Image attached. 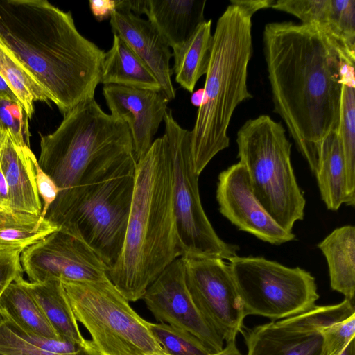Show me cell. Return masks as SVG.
<instances>
[{
	"instance_id": "1",
	"label": "cell",
	"mask_w": 355,
	"mask_h": 355,
	"mask_svg": "<svg viewBox=\"0 0 355 355\" xmlns=\"http://www.w3.org/2000/svg\"><path fill=\"white\" fill-rule=\"evenodd\" d=\"M263 42L274 112L314 173L317 146L338 128L345 61L322 32L302 24H267Z\"/></svg>"
},
{
	"instance_id": "2",
	"label": "cell",
	"mask_w": 355,
	"mask_h": 355,
	"mask_svg": "<svg viewBox=\"0 0 355 355\" xmlns=\"http://www.w3.org/2000/svg\"><path fill=\"white\" fill-rule=\"evenodd\" d=\"M0 40L63 114L94 98L105 52L80 33L71 12L46 0H0Z\"/></svg>"
},
{
	"instance_id": "3",
	"label": "cell",
	"mask_w": 355,
	"mask_h": 355,
	"mask_svg": "<svg viewBox=\"0 0 355 355\" xmlns=\"http://www.w3.org/2000/svg\"><path fill=\"white\" fill-rule=\"evenodd\" d=\"M180 257L169 156L163 135L155 139L137 162L125 239L108 277L130 302H136L160 273Z\"/></svg>"
},
{
	"instance_id": "4",
	"label": "cell",
	"mask_w": 355,
	"mask_h": 355,
	"mask_svg": "<svg viewBox=\"0 0 355 355\" xmlns=\"http://www.w3.org/2000/svg\"><path fill=\"white\" fill-rule=\"evenodd\" d=\"M252 15L230 3L218 18L204 94L190 131L195 171L201 172L220 151L227 148V129L236 107L252 98L247 85L252 53Z\"/></svg>"
},
{
	"instance_id": "5",
	"label": "cell",
	"mask_w": 355,
	"mask_h": 355,
	"mask_svg": "<svg viewBox=\"0 0 355 355\" xmlns=\"http://www.w3.org/2000/svg\"><path fill=\"white\" fill-rule=\"evenodd\" d=\"M63 115L55 131L40 132L37 159L60 192L134 155L126 123L103 111L94 98Z\"/></svg>"
},
{
	"instance_id": "6",
	"label": "cell",
	"mask_w": 355,
	"mask_h": 355,
	"mask_svg": "<svg viewBox=\"0 0 355 355\" xmlns=\"http://www.w3.org/2000/svg\"><path fill=\"white\" fill-rule=\"evenodd\" d=\"M136 166L135 155L130 156L76 187L60 192L45 217L84 241L109 270L123 247Z\"/></svg>"
},
{
	"instance_id": "7",
	"label": "cell",
	"mask_w": 355,
	"mask_h": 355,
	"mask_svg": "<svg viewBox=\"0 0 355 355\" xmlns=\"http://www.w3.org/2000/svg\"><path fill=\"white\" fill-rule=\"evenodd\" d=\"M236 144L254 196L282 228L292 232L304 218L306 200L291 165V143L284 128L261 114L240 128Z\"/></svg>"
},
{
	"instance_id": "8",
	"label": "cell",
	"mask_w": 355,
	"mask_h": 355,
	"mask_svg": "<svg viewBox=\"0 0 355 355\" xmlns=\"http://www.w3.org/2000/svg\"><path fill=\"white\" fill-rule=\"evenodd\" d=\"M60 281L76 320L88 331L99 355H166L150 322L109 279Z\"/></svg>"
},
{
	"instance_id": "9",
	"label": "cell",
	"mask_w": 355,
	"mask_h": 355,
	"mask_svg": "<svg viewBox=\"0 0 355 355\" xmlns=\"http://www.w3.org/2000/svg\"><path fill=\"white\" fill-rule=\"evenodd\" d=\"M173 211L182 257L204 256L227 259L237 256V245L222 240L209 222L201 203L195 171L190 131L182 128L171 110L164 119Z\"/></svg>"
},
{
	"instance_id": "10",
	"label": "cell",
	"mask_w": 355,
	"mask_h": 355,
	"mask_svg": "<svg viewBox=\"0 0 355 355\" xmlns=\"http://www.w3.org/2000/svg\"><path fill=\"white\" fill-rule=\"evenodd\" d=\"M229 268L245 316L279 320L307 311L319 298L312 275L260 257L235 256Z\"/></svg>"
},
{
	"instance_id": "11",
	"label": "cell",
	"mask_w": 355,
	"mask_h": 355,
	"mask_svg": "<svg viewBox=\"0 0 355 355\" xmlns=\"http://www.w3.org/2000/svg\"><path fill=\"white\" fill-rule=\"evenodd\" d=\"M355 313L353 302L315 305L298 315L252 328L243 325L241 334L247 355H323L322 327Z\"/></svg>"
},
{
	"instance_id": "12",
	"label": "cell",
	"mask_w": 355,
	"mask_h": 355,
	"mask_svg": "<svg viewBox=\"0 0 355 355\" xmlns=\"http://www.w3.org/2000/svg\"><path fill=\"white\" fill-rule=\"evenodd\" d=\"M182 257L187 286L196 306L224 342L236 340L246 316L228 264L215 257Z\"/></svg>"
},
{
	"instance_id": "13",
	"label": "cell",
	"mask_w": 355,
	"mask_h": 355,
	"mask_svg": "<svg viewBox=\"0 0 355 355\" xmlns=\"http://www.w3.org/2000/svg\"><path fill=\"white\" fill-rule=\"evenodd\" d=\"M23 271L31 282L58 279L69 281L108 279V268L80 238L64 227L24 250Z\"/></svg>"
},
{
	"instance_id": "14",
	"label": "cell",
	"mask_w": 355,
	"mask_h": 355,
	"mask_svg": "<svg viewBox=\"0 0 355 355\" xmlns=\"http://www.w3.org/2000/svg\"><path fill=\"white\" fill-rule=\"evenodd\" d=\"M141 300L158 322L190 332L211 353L223 349V339L205 320L189 293L182 257L176 259L160 273Z\"/></svg>"
},
{
	"instance_id": "15",
	"label": "cell",
	"mask_w": 355,
	"mask_h": 355,
	"mask_svg": "<svg viewBox=\"0 0 355 355\" xmlns=\"http://www.w3.org/2000/svg\"><path fill=\"white\" fill-rule=\"evenodd\" d=\"M216 200L220 214L241 231L273 245H281L295 238L260 204L253 193L247 171L239 162L219 174Z\"/></svg>"
},
{
	"instance_id": "16",
	"label": "cell",
	"mask_w": 355,
	"mask_h": 355,
	"mask_svg": "<svg viewBox=\"0 0 355 355\" xmlns=\"http://www.w3.org/2000/svg\"><path fill=\"white\" fill-rule=\"evenodd\" d=\"M103 94L110 114L128 126L137 162L145 155L164 121L168 101L161 91L105 85Z\"/></svg>"
},
{
	"instance_id": "17",
	"label": "cell",
	"mask_w": 355,
	"mask_h": 355,
	"mask_svg": "<svg viewBox=\"0 0 355 355\" xmlns=\"http://www.w3.org/2000/svg\"><path fill=\"white\" fill-rule=\"evenodd\" d=\"M113 33L123 40L150 68L168 101L175 98L171 81L169 46L154 26L129 10H115L110 17Z\"/></svg>"
},
{
	"instance_id": "18",
	"label": "cell",
	"mask_w": 355,
	"mask_h": 355,
	"mask_svg": "<svg viewBox=\"0 0 355 355\" xmlns=\"http://www.w3.org/2000/svg\"><path fill=\"white\" fill-rule=\"evenodd\" d=\"M35 158L29 146L17 145L8 132L0 157V168L11 206L19 214L40 218L42 203L35 181Z\"/></svg>"
},
{
	"instance_id": "19",
	"label": "cell",
	"mask_w": 355,
	"mask_h": 355,
	"mask_svg": "<svg viewBox=\"0 0 355 355\" xmlns=\"http://www.w3.org/2000/svg\"><path fill=\"white\" fill-rule=\"evenodd\" d=\"M206 0H141L140 15L173 49L186 42L204 22Z\"/></svg>"
},
{
	"instance_id": "20",
	"label": "cell",
	"mask_w": 355,
	"mask_h": 355,
	"mask_svg": "<svg viewBox=\"0 0 355 355\" xmlns=\"http://www.w3.org/2000/svg\"><path fill=\"white\" fill-rule=\"evenodd\" d=\"M314 173L328 209L336 211L342 204L349 205L345 164L337 131L330 132L317 146Z\"/></svg>"
},
{
	"instance_id": "21",
	"label": "cell",
	"mask_w": 355,
	"mask_h": 355,
	"mask_svg": "<svg viewBox=\"0 0 355 355\" xmlns=\"http://www.w3.org/2000/svg\"><path fill=\"white\" fill-rule=\"evenodd\" d=\"M21 277L11 283L1 295L0 317L26 336L60 339L36 300L21 282Z\"/></svg>"
},
{
	"instance_id": "22",
	"label": "cell",
	"mask_w": 355,
	"mask_h": 355,
	"mask_svg": "<svg viewBox=\"0 0 355 355\" xmlns=\"http://www.w3.org/2000/svg\"><path fill=\"white\" fill-rule=\"evenodd\" d=\"M318 248L329 268L330 286L351 302L355 292V227L344 225L333 230Z\"/></svg>"
},
{
	"instance_id": "23",
	"label": "cell",
	"mask_w": 355,
	"mask_h": 355,
	"mask_svg": "<svg viewBox=\"0 0 355 355\" xmlns=\"http://www.w3.org/2000/svg\"><path fill=\"white\" fill-rule=\"evenodd\" d=\"M101 83L162 92L150 68L114 33L112 47L105 53Z\"/></svg>"
},
{
	"instance_id": "24",
	"label": "cell",
	"mask_w": 355,
	"mask_h": 355,
	"mask_svg": "<svg viewBox=\"0 0 355 355\" xmlns=\"http://www.w3.org/2000/svg\"><path fill=\"white\" fill-rule=\"evenodd\" d=\"M20 281L36 300L60 339L80 345L85 343L87 339L81 333L60 279L31 282L21 277Z\"/></svg>"
},
{
	"instance_id": "25",
	"label": "cell",
	"mask_w": 355,
	"mask_h": 355,
	"mask_svg": "<svg viewBox=\"0 0 355 355\" xmlns=\"http://www.w3.org/2000/svg\"><path fill=\"white\" fill-rule=\"evenodd\" d=\"M211 20L205 21L184 44L172 49L175 81L192 93L198 80L206 74L212 51Z\"/></svg>"
},
{
	"instance_id": "26",
	"label": "cell",
	"mask_w": 355,
	"mask_h": 355,
	"mask_svg": "<svg viewBox=\"0 0 355 355\" xmlns=\"http://www.w3.org/2000/svg\"><path fill=\"white\" fill-rule=\"evenodd\" d=\"M344 157L349 205H355V76L354 65L343 62L340 114L337 130Z\"/></svg>"
},
{
	"instance_id": "27",
	"label": "cell",
	"mask_w": 355,
	"mask_h": 355,
	"mask_svg": "<svg viewBox=\"0 0 355 355\" xmlns=\"http://www.w3.org/2000/svg\"><path fill=\"white\" fill-rule=\"evenodd\" d=\"M0 75L31 118L36 101H51V94L37 81L0 40Z\"/></svg>"
},
{
	"instance_id": "28",
	"label": "cell",
	"mask_w": 355,
	"mask_h": 355,
	"mask_svg": "<svg viewBox=\"0 0 355 355\" xmlns=\"http://www.w3.org/2000/svg\"><path fill=\"white\" fill-rule=\"evenodd\" d=\"M271 8L295 16L302 24L316 28L328 38L331 36L335 0H275Z\"/></svg>"
},
{
	"instance_id": "29",
	"label": "cell",
	"mask_w": 355,
	"mask_h": 355,
	"mask_svg": "<svg viewBox=\"0 0 355 355\" xmlns=\"http://www.w3.org/2000/svg\"><path fill=\"white\" fill-rule=\"evenodd\" d=\"M150 327L166 355L212 354L199 338L186 330L162 322H150Z\"/></svg>"
},
{
	"instance_id": "30",
	"label": "cell",
	"mask_w": 355,
	"mask_h": 355,
	"mask_svg": "<svg viewBox=\"0 0 355 355\" xmlns=\"http://www.w3.org/2000/svg\"><path fill=\"white\" fill-rule=\"evenodd\" d=\"M0 355H99L90 340L79 351L71 354H58L42 351L27 341L6 320L0 317Z\"/></svg>"
},
{
	"instance_id": "31",
	"label": "cell",
	"mask_w": 355,
	"mask_h": 355,
	"mask_svg": "<svg viewBox=\"0 0 355 355\" xmlns=\"http://www.w3.org/2000/svg\"><path fill=\"white\" fill-rule=\"evenodd\" d=\"M17 98L0 96V128L18 146H29L28 117Z\"/></svg>"
},
{
	"instance_id": "32",
	"label": "cell",
	"mask_w": 355,
	"mask_h": 355,
	"mask_svg": "<svg viewBox=\"0 0 355 355\" xmlns=\"http://www.w3.org/2000/svg\"><path fill=\"white\" fill-rule=\"evenodd\" d=\"M59 227L44 218L35 229L7 227L0 229V250L24 251L58 230Z\"/></svg>"
},
{
	"instance_id": "33",
	"label": "cell",
	"mask_w": 355,
	"mask_h": 355,
	"mask_svg": "<svg viewBox=\"0 0 355 355\" xmlns=\"http://www.w3.org/2000/svg\"><path fill=\"white\" fill-rule=\"evenodd\" d=\"M323 355H340L355 336V313L322 327Z\"/></svg>"
},
{
	"instance_id": "34",
	"label": "cell",
	"mask_w": 355,
	"mask_h": 355,
	"mask_svg": "<svg viewBox=\"0 0 355 355\" xmlns=\"http://www.w3.org/2000/svg\"><path fill=\"white\" fill-rule=\"evenodd\" d=\"M40 224L39 217L21 214L13 209L7 184L0 168V229L18 227L33 230Z\"/></svg>"
},
{
	"instance_id": "35",
	"label": "cell",
	"mask_w": 355,
	"mask_h": 355,
	"mask_svg": "<svg viewBox=\"0 0 355 355\" xmlns=\"http://www.w3.org/2000/svg\"><path fill=\"white\" fill-rule=\"evenodd\" d=\"M35 181L40 198L42 199V210L40 223L45 218L47 211L60 192L54 180L40 166L37 159L33 162Z\"/></svg>"
},
{
	"instance_id": "36",
	"label": "cell",
	"mask_w": 355,
	"mask_h": 355,
	"mask_svg": "<svg viewBox=\"0 0 355 355\" xmlns=\"http://www.w3.org/2000/svg\"><path fill=\"white\" fill-rule=\"evenodd\" d=\"M21 250H0V297L13 282L23 277Z\"/></svg>"
},
{
	"instance_id": "37",
	"label": "cell",
	"mask_w": 355,
	"mask_h": 355,
	"mask_svg": "<svg viewBox=\"0 0 355 355\" xmlns=\"http://www.w3.org/2000/svg\"><path fill=\"white\" fill-rule=\"evenodd\" d=\"M89 8L96 19L101 21L117 10L118 0H90Z\"/></svg>"
},
{
	"instance_id": "38",
	"label": "cell",
	"mask_w": 355,
	"mask_h": 355,
	"mask_svg": "<svg viewBox=\"0 0 355 355\" xmlns=\"http://www.w3.org/2000/svg\"><path fill=\"white\" fill-rule=\"evenodd\" d=\"M275 0H231L230 3L237 5L253 15L257 10L271 8Z\"/></svg>"
},
{
	"instance_id": "39",
	"label": "cell",
	"mask_w": 355,
	"mask_h": 355,
	"mask_svg": "<svg viewBox=\"0 0 355 355\" xmlns=\"http://www.w3.org/2000/svg\"><path fill=\"white\" fill-rule=\"evenodd\" d=\"M208 355H243L238 349L236 344V340H232L226 343L223 349L216 353H212Z\"/></svg>"
},
{
	"instance_id": "40",
	"label": "cell",
	"mask_w": 355,
	"mask_h": 355,
	"mask_svg": "<svg viewBox=\"0 0 355 355\" xmlns=\"http://www.w3.org/2000/svg\"><path fill=\"white\" fill-rule=\"evenodd\" d=\"M203 88H200L193 92L191 96V103L193 106L199 107L201 105L203 99Z\"/></svg>"
},
{
	"instance_id": "41",
	"label": "cell",
	"mask_w": 355,
	"mask_h": 355,
	"mask_svg": "<svg viewBox=\"0 0 355 355\" xmlns=\"http://www.w3.org/2000/svg\"><path fill=\"white\" fill-rule=\"evenodd\" d=\"M0 96H10V97H15V94L10 89L9 86L8 85L6 80L3 79V78L0 75Z\"/></svg>"
},
{
	"instance_id": "42",
	"label": "cell",
	"mask_w": 355,
	"mask_h": 355,
	"mask_svg": "<svg viewBox=\"0 0 355 355\" xmlns=\"http://www.w3.org/2000/svg\"><path fill=\"white\" fill-rule=\"evenodd\" d=\"M355 343L354 338H352L349 343L346 345L340 355H355Z\"/></svg>"
}]
</instances>
